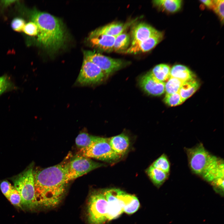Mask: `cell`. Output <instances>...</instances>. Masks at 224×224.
Masks as SVG:
<instances>
[{
    "label": "cell",
    "mask_w": 224,
    "mask_h": 224,
    "mask_svg": "<svg viewBox=\"0 0 224 224\" xmlns=\"http://www.w3.org/2000/svg\"><path fill=\"white\" fill-rule=\"evenodd\" d=\"M22 31L26 34L32 36H37L38 33L37 26L31 21L25 24Z\"/></svg>",
    "instance_id": "obj_31"
},
{
    "label": "cell",
    "mask_w": 224,
    "mask_h": 224,
    "mask_svg": "<svg viewBox=\"0 0 224 224\" xmlns=\"http://www.w3.org/2000/svg\"><path fill=\"white\" fill-rule=\"evenodd\" d=\"M118 196L123 207V212L128 214L136 212L140 207L139 202L137 198L133 195L126 193L119 189Z\"/></svg>",
    "instance_id": "obj_16"
},
{
    "label": "cell",
    "mask_w": 224,
    "mask_h": 224,
    "mask_svg": "<svg viewBox=\"0 0 224 224\" xmlns=\"http://www.w3.org/2000/svg\"><path fill=\"white\" fill-rule=\"evenodd\" d=\"M14 187L19 193L21 205L30 209L38 206L36 198L34 178L32 166L13 179Z\"/></svg>",
    "instance_id": "obj_3"
},
{
    "label": "cell",
    "mask_w": 224,
    "mask_h": 224,
    "mask_svg": "<svg viewBox=\"0 0 224 224\" xmlns=\"http://www.w3.org/2000/svg\"><path fill=\"white\" fill-rule=\"evenodd\" d=\"M146 172L153 183L157 187H160L164 183L169 175L151 165L146 170Z\"/></svg>",
    "instance_id": "obj_20"
},
{
    "label": "cell",
    "mask_w": 224,
    "mask_h": 224,
    "mask_svg": "<svg viewBox=\"0 0 224 224\" xmlns=\"http://www.w3.org/2000/svg\"><path fill=\"white\" fill-rule=\"evenodd\" d=\"M116 37L106 35L89 36V40L93 47L105 52H110L113 51Z\"/></svg>",
    "instance_id": "obj_15"
},
{
    "label": "cell",
    "mask_w": 224,
    "mask_h": 224,
    "mask_svg": "<svg viewBox=\"0 0 224 224\" xmlns=\"http://www.w3.org/2000/svg\"><path fill=\"white\" fill-rule=\"evenodd\" d=\"M17 88L10 77L7 75L0 77V96L6 92Z\"/></svg>",
    "instance_id": "obj_26"
},
{
    "label": "cell",
    "mask_w": 224,
    "mask_h": 224,
    "mask_svg": "<svg viewBox=\"0 0 224 224\" xmlns=\"http://www.w3.org/2000/svg\"><path fill=\"white\" fill-rule=\"evenodd\" d=\"M186 150L192 171L202 176L216 157L210 154L202 143Z\"/></svg>",
    "instance_id": "obj_5"
},
{
    "label": "cell",
    "mask_w": 224,
    "mask_h": 224,
    "mask_svg": "<svg viewBox=\"0 0 224 224\" xmlns=\"http://www.w3.org/2000/svg\"><path fill=\"white\" fill-rule=\"evenodd\" d=\"M0 188L1 192L7 198L10 193L14 188V186L7 181H2L0 184Z\"/></svg>",
    "instance_id": "obj_33"
},
{
    "label": "cell",
    "mask_w": 224,
    "mask_h": 224,
    "mask_svg": "<svg viewBox=\"0 0 224 224\" xmlns=\"http://www.w3.org/2000/svg\"><path fill=\"white\" fill-rule=\"evenodd\" d=\"M164 100L166 104L171 106H177L184 102L179 92L173 94H166Z\"/></svg>",
    "instance_id": "obj_28"
},
{
    "label": "cell",
    "mask_w": 224,
    "mask_h": 224,
    "mask_svg": "<svg viewBox=\"0 0 224 224\" xmlns=\"http://www.w3.org/2000/svg\"><path fill=\"white\" fill-rule=\"evenodd\" d=\"M181 80L170 77L165 84V91L166 94H173L179 92L183 83Z\"/></svg>",
    "instance_id": "obj_25"
},
{
    "label": "cell",
    "mask_w": 224,
    "mask_h": 224,
    "mask_svg": "<svg viewBox=\"0 0 224 224\" xmlns=\"http://www.w3.org/2000/svg\"><path fill=\"white\" fill-rule=\"evenodd\" d=\"M127 26L119 22H112L93 31L89 36L106 35L116 37L124 32Z\"/></svg>",
    "instance_id": "obj_14"
},
{
    "label": "cell",
    "mask_w": 224,
    "mask_h": 224,
    "mask_svg": "<svg viewBox=\"0 0 224 224\" xmlns=\"http://www.w3.org/2000/svg\"><path fill=\"white\" fill-rule=\"evenodd\" d=\"M119 189L111 188L102 190L108 203L107 221L118 218L124 212L123 205L118 196Z\"/></svg>",
    "instance_id": "obj_10"
},
{
    "label": "cell",
    "mask_w": 224,
    "mask_h": 224,
    "mask_svg": "<svg viewBox=\"0 0 224 224\" xmlns=\"http://www.w3.org/2000/svg\"><path fill=\"white\" fill-rule=\"evenodd\" d=\"M151 166L169 174L170 169V163L168 159L165 154H163L156 159Z\"/></svg>",
    "instance_id": "obj_27"
},
{
    "label": "cell",
    "mask_w": 224,
    "mask_h": 224,
    "mask_svg": "<svg viewBox=\"0 0 224 224\" xmlns=\"http://www.w3.org/2000/svg\"><path fill=\"white\" fill-rule=\"evenodd\" d=\"M170 69L168 65L161 64L156 66L150 72L157 80L164 82L170 77Z\"/></svg>",
    "instance_id": "obj_22"
},
{
    "label": "cell",
    "mask_w": 224,
    "mask_h": 224,
    "mask_svg": "<svg viewBox=\"0 0 224 224\" xmlns=\"http://www.w3.org/2000/svg\"><path fill=\"white\" fill-rule=\"evenodd\" d=\"M165 83L158 81L148 72L140 78V87L146 93L153 96H160L165 91Z\"/></svg>",
    "instance_id": "obj_11"
},
{
    "label": "cell",
    "mask_w": 224,
    "mask_h": 224,
    "mask_svg": "<svg viewBox=\"0 0 224 224\" xmlns=\"http://www.w3.org/2000/svg\"><path fill=\"white\" fill-rule=\"evenodd\" d=\"M25 24V21L23 19L17 17L13 20L11 26L12 29L14 30L21 32L22 31Z\"/></svg>",
    "instance_id": "obj_32"
},
{
    "label": "cell",
    "mask_w": 224,
    "mask_h": 224,
    "mask_svg": "<svg viewBox=\"0 0 224 224\" xmlns=\"http://www.w3.org/2000/svg\"><path fill=\"white\" fill-rule=\"evenodd\" d=\"M15 1H2L1 3L3 6H7L8 5L10 4L11 3H12L13 2H15Z\"/></svg>",
    "instance_id": "obj_35"
},
{
    "label": "cell",
    "mask_w": 224,
    "mask_h": 224,
    "mask_svg": "<svg viewBox=\"0 0 224 224\" xmlns=\"http://www.w3.org/2000/svg\"><path fill=\"white\" fill-rule=\"evenodd\" d=\"M105 76L103 71L98 66L84 58L77 82L82 85L95 84L101 82Z\"/></svg>",
    "instance_id": "obj_9"
},
{
    "label": "cell",
    "mask_w": 224,
    "mask_h": 224,
    "mask_svg": "<svg viewBox=\"0 0 224 224\" xmlns=\"http://www.w3.org/2000/svg\"><path fill=\"white\" fill-rule=\"evenodd\" d=\"M35 195L38 206L49 208L58 206L68 183L66 163L33 171Z\"/></svg>",
    "instance_id": "obj_1"
},
{
    "label": "cell",
    "mask_w": 224,
    "mask_h": 224,
    "mask_svg": "<svg viewBox=\"0 0 224 224\" xmlns=\"http://www.w3.org/2000/svg\"><path fill=\"white\" fill-rule=\"evenodd\" d=\"M7 198L14 206L21 207V199L20 196L14 187L10 193Z\"/></svg>",
    "instance_id": "obj_30"
},
{
    "label": "cell",
    "mask_w": 224,
    "mask_h": 224,
    "mask_svg": "<svg viewBox=\"0 0 224 224\" xmlns=\"http://www.w3.org/2000/svg\"><path fill=\"white\" fill-rule=\"evenodd\" d=\"M103 166L91 158L77 154L66 163L68 179L70 181Z\"/></svg>",
    "instance_id": "obj_6"
},
{
    "label": "cell",
    "mask_w": 224,
    "mask_h": 224,
    "mask_svg": "<svg viewBox=\"0 0 224 224\" xmlns=\"http://www.w3.org/2000/svg\"><path fill=\"white\" fill-rule=\"evenodd\" d=\"M163 34L158 31L147 39L135 44L130 45L125 52L127 54H136L148 51L155 47L163 39Z\"/></svg>",
    "instance_id": "obj_12"
},
{
    "label": "cell",
    "mask_w": 224,
    "mask_h": 224,
    "mask_svg": "<svg viewBox=\"0 0 224 224\" xmlns=\"http://www.w3.org/2000/svg\"><path fill=\"white\" fill-rule=\"evenodd\" d=\"M200 1L207 7L210 8H212L213 5V0H201Z\"/></svg>",
    "instance_id": "obj_34"
},
{
    "label": "cell",
    "mask_w": 224,
    "mask_h": 224,
    "mask_svg": "<svg viewBox=\"0 0 224 224\" xmlns=\"http://www.w3.org/2000/svg\"><path fill=\"white\" fill-rule=\"evenodd\" d=\"M130 42L129 35L124 32L116 37L113 51L117 52H125L129 48Z\"/></svg>",
    "instance_id": "obj_24"
},
{
    "label": "cell",
    "mask_w": 224,
    "mask_h": 224,
    "mask_svg": "<svg viewBox=\"0 0 224 224\" xmlns=\"http://www.w3.org/2000/svg\"><path fill=\"white\" fill-rule=\"evenodd\" d=\"M100 138L83 132L79 134L77 136L75 142L77 146L81 149L91 146L97 142Z\"/></svg>",
    "instance_id": "obj_23"
},
{
    "label": "cell",
    "mask_w": 224,
    "mask_h": 224,
    "mask_svg": "<svg viewBox=\"0 0 224 224\" xmlns=\"http://www.w3.org/2000/svg\"><path fill=\"white\" fill-rule=\"evenodd\" d=\"M158 31V30L147 23L141 22L137 24L132 30L131 45L147 39Z\"/></svg>",
    "instance_id": "obj_13"
},
{
    "label": "cell",
    "mask_w": 224,
    "mask_h": 224,
    "mask_svg": "<svg viewBox=\"0 0 224 224\" xmlns=\"http://www.w3.org/2000/svg\"><path fill=\"white\" fill-rule=\"evenodd\" d=\"M84 58L98 66L107 77L124 65L121 59L112 58L91 51L84 52Z\"/></svg>",
    "instance_id": "obj_8"
},
{
    "label": "cell",
    "mask_w": 224,
    "mask_h": 224,
    "mask_svg": "<svg viewBox=\"0 0 224 224\" xmlns=\"http://www.w3.org/2000/svg\"><path fill=\"white\" fill-rule=\"evenodd\" d=\"M170 77L177 78L183 82L194 77L191 71L187 67L183 65H174L170 69Z\"/></svg>",
    "instance_id": "obj_19"
},
{
    "label": "cell",
    "mask_w": 224,
    "mask_h": 224,
    "mask_svg": "<svg viewBox=\"0 0 224 224\" xmlns=\"http://www.w3.org/2000/svg\"><path fill=\"white\" fill-rule=\"evenodd\" d=\"M199 87L198 82L194 77L183 82L179 93L184 101L196 91Z\"/></svg>",
    "instance_id": "obj_18"
},
{
    "label": "cell",
    "mask_w": 224,
    "mask_h": 224,
    "mask_svg": "<svg viewBox=\"0 0 224 224\" xmlns=\"http://www.w3.org/2000/svg\"><path fill=\"white\" fill-rule=\"evenodd\" d=\"M109 142L113 150L121 157L127 152L130 144L128 137L124 133L109 138Z\"/></svg>",
    "instance_id": "obj_17"
},
{
    "label": "cell",
    "mask_w": 224,
    "mask_h": 224,
    "mask_svg": "<svg viewBox=\"0 0 224 224\" xmlns=\"http://www.w3.org/2000/svg\"><path fill=\"white\" fill-rule=\"evenodd\" d=\"M23 10L30 21L37 26V41L40 44L52 51L57 50L63 45L65 33L61 20L49 13L35 9Z\"/></svg>",
    "instance_id": "obj_2"
},
{
    "label": "cell",
    "mask_w": 224,
    "mask_h": 224,
    "mask_svg": "<svg viewBox=\"0 0 224 224\" xmlns=\"http://www.w3.org/2000/svg\"><path fill=\"white\" fill-rule=\"evenodd\" d=\"M212 9L219 17L222 23L224 22V5L223 0H214Z\"/></svg>",
    "instance_id": "obj_29"
},
{
    "label": "cell",
    "mask_w": 224,
    "mask_h": 224,
    "mask_svg": "<svg viewBox=\"0 0 224 224\" xmlns=\"http://www.w3.org/2000/svg\"><path fill=\"white\" fill-rule=\"evenodd\" d=\"M154 4L164 11L174 13L181 8L182 1L181 0H156L153 1Z\"/></svg>",
    "instance_id": "obj_21"
},
{
    "label": "cell",
    "mask_w": 224,
    "mask_h": 224,
    "mask_svg": "<svg viewBox=\"0 0 224 224\" xmlns=\"http://www.w3.org/2000/svg\"><path fill=\"white\" fill-rule=\"evenodd\" d=\"M108 203L102 190L94 191L87 201L86 217L88 224H104L107 221Z\"/></svg>",
    "instance_id": "obj_4"
},
{
    "label": "cell",
    "mask_w": 224,
    "mask_h": 224,
    "mask_svg": "<svg viewBox=\"0 0 224 224\" xmlns=\"http://www.w3.org/2000/svg\"><path fill=\"white\" fill-rule=\"evenodd\" d=\"M80 154L90 158L108 162L116 161L121 157L111 148L109 138L101 137L91 146L80 149Z\"/></svg>",
    "instance_id": "obj_7"
}]
</instances>
